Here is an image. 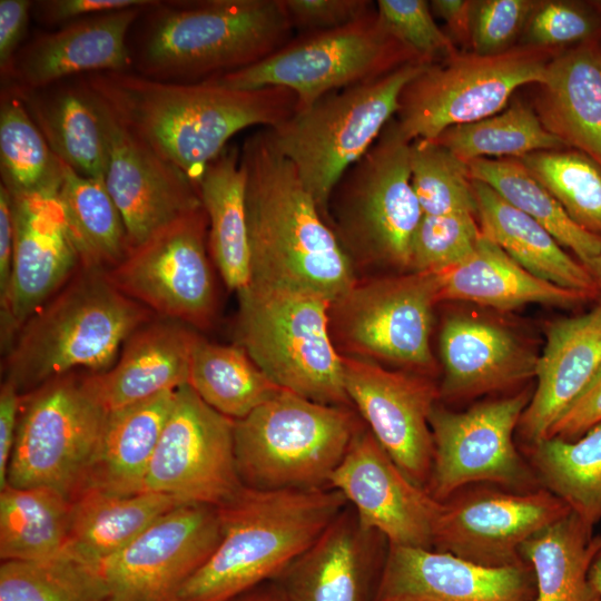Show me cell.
Returning <instances> with one entry per match:
<instances>
[{"label":"cell","mask_w":601,"mask_h":601,"mask_svg":"<svg viewBox=\"0 0 601 601\" xmlns=\"http://www.w3.org/2000/svg\"><path fill=\"white\" fill-rule=\"evenodd\" d=\"M81 80L126 129L197 187L231 137L249 127L274 128L297 109L296 95L284 87L235 89L131 71L89 73Z\"/></svg>","instance_id":"6da1fadb"},{"label":"cell","mask_w":601,"mask_h":601,"mask_svg":"<svg viewBox=\"0 0 601 601\" xmlns=\"http://www.w3.org/2000/svg\"><path fill=\"white\" fill-rule=\"evenodd\" d=\"M239 160L250 247V284L334 302L356 283L354 264L269 128L243 141Z\"/></svg>","instance_id":"7a4b0ae2"},{"label":"cell","mask_w":601,"mask_h":601,"mask_svg":"<svg viewBox=\"0 0 601 601\" xmlns=\"http://www.w3.org/2000/svg\"><path fill=\"white\" fill-rule=\"evenodd\" d=\"M348 505L333 489L244 485L217 506L219 541L176 601H230L275 580Z\"/></svg>","instance_id":"3957f363"},{"label":"cell","mask_w":601,"mask_h":601,"mask_svg":"<svg viewBox=\"0 0 601 601\" xmlns=\"http://www.w3.org/2000/svg\"><path fill=\"white\" fill-rule=\"evenodd\" d=\"M140 37L137 73L200 82L262 61L294 38L282 0L157 1Z\"/></svg>","instance_id":"277c9868"},{"label":"cell","mask_w":601,"mask_h":601,"mask_svg":"<svg viewBox=\"0 0 601 601\" xmlns=\"http://www.w3.org/2000/svg\"><path fill=\"white\" fill-rule=\"evenodd\" d=\"M154 315L121 293L105 270L81 267L23 324L6 354V378L22 394L77 371L102 373Z\"/></svg>","instance_id":"5b68a950"},{"label":"cell","mask_w":601,"mask_h":601,"mask_svg":"<svg viewBox=\"0 0 601 601\" xmlns=\"http://www.w3.org/2000/svg\"><path fill=\"white\" fill-rule=\"evenodd\" d=\"M238 298V345L272 382L321 404L352 407L329 327L332 302L257 284Z\"/></svg>","instance_id":"8992f818"},{"label":"cell","mask_w":601,"mask_h":601,"mask_svg":"<svg viewBox=\"0 0 601 601\" xmlns=\"http://www.w3.org/2000/svg\"><path fill=\"white\" fill-rule=\"evenodd\" d=\"M351 408L283 390L235 420V457L243 484L259 490L329 487L333 472L363 427Z\"/></svg>","instance_id":"52a82bcc"},{"label":"cell","mask_w":601,"mask_h":601,"mask_svg":"<svg viewBox=\"0 0 601 601\" xmlns=\"http://www.w3.org/2000/svg\"><path fill=\"white\" fill-rule=\"evenodd\" d=\"M427 65L407 63L375 80L328 93L269 128L327 221L338 180L374 145L398 110L404 87Z\"/></svg>","instance_id":"ba28073f"},{"label":"cell","mask_w":601,"mask_h":601,"mask_svg":"<svg viewBox=\"0 0 601 601\" xmlns=\"http://www.w3.org/2000/svg\"><path fill=\"white\" fill-rule=\"evenodd\" d=\"M410 146L392 119L333 189L327 224L354 265L410 269L423 216L411 183Z\"/></svg>","instance_id":"9c48e42d"},{"label":"cell","mask_w":601,"mask_h":601,"mask_svg":"<svg viewBox=\"0 0 601 601\" xmlns=\"http://www.w3.org/2000/svg\"><path fill=\"white\" fill-rule=\"evenodd\" d=\"M413 62L423 63L390 33L375 9L338 29L294 36L262 61L205 81L235 89L284 87L296 95L298 110Z\"/></svg>","instance_id":"30bf717a"},{"label":"cell","mask_w":601,"mask_h":601,"mask_svg":"<svg viewBox=\"0 0 601 601\" xmlns=\"http://www.w3.org/2000/svg\"><path fill=\"white\" fill-rule=\"evenodd\" d=\"M561 50L518 46L491 56L457 55L427 65L403 89L395 121L408 141L434 140L453 126L491 117L528 83H542Z\"/></svg>","instance_id":"8fae6325"},{"label":"cell","mask_w":601,"mask_h":601,"mask_svg":"<svg viewBox=\"0 0 601 601\" xmlns=\"http://www.w3.org/2000/svg\"><path fill=\"white\" fill-rule=\"evenodd\" d=\"M107 414L78 373L28 392L6 484L46 486L72 501L87 486Z\"/></svg>","instance_id":"7c38bea8"},{"label":"cell","mask_w":601,"mask_h":601,"mask_svg":"<svg viewBox=\"0 0 601 601\" xmlns=\"http://www.w3.org/2000/svg\"><path fill=\"white\" fill-rule=\"evenodd\" d=\"M437 302L433 273L356 282L331 304L332 337L336 335L345 356L431 373L435 364L430 337Z\"/></svg>","instance_id":"4fadbf2b"},{"label":"cell","mask_w":601,"mask_h":601,"mask_svg":"<svg viewBox=\"0 0 601 601\" xmlns=\"http://www.w3.org/2000/svg\"><path fill=\"white\" fill-rule=\"evenodd\" d=\"M528 392L484 401L463 412L434 406L430 415L433 460L426 490L443 502L480 483L515 492L540 489L513 433L529 404Z\"/></svg>","instance_id":"5bb4252c"},{"label":"cell","mask_w":601,"mask_h":601,"mask_svg":"<svg viewBox=\"0 0 601 601\" xmlns=\"http://www.w3.org/2000/svg\"><path fill=\"white\" fill-rule=\"evenodd\" d=\"M208 253V217L201 206L129 248L106 275L154 314L204 328L217 302Z\"/></svg>","instance_id":"9a60e30c"},{"label":"cell","mask_w":601,"mask_h":601,"mask_svg":"<svg viewBox=\"0 0 601 601\" xmlns=\"http://www.w3.org/2000/svg\"><path fill=\"white\" fill-rule=\"evenodd\" d=\"M235 420L207 405L188 385L173 408L149 463L144 492L217 508L243 486L234 445Z\"/></svg>","instance_id":"2e32d148"},{"label":"cell","mask_w":601,"mask_h":601,"mask_svg":"<svg viewBox=\"0 0 601 601\" xmlns=\"http://www.w3.org/2000/svg\"><path fill=\"white\" fill-rule=\"evenodd\" d=\"M570 512L543 487L515 492L470 485L443 501L433 549L485 566L519 564L522 545Z\"/></svg>","instance_id":"e0dca14e"},{"label":"cell","mask_w":601,"mask_h":601,"mask_svg":"<svg viewBox=\"0 0 601 601\" xmlns=\"http://www.w3.org/2000/svg\"><path fill=\"white\" fill-rule=\"evenodd\" d=\"M219 536L216 508L183 504L170 510L99 564L107 601H176Z\"/></svg>","instance_id":"ac0fdd59"},{"label":"cell","mask_w":601,"mask_h":601,"mask_svg":"<svg viewBox=\"0 0 601 601\" xmlns=\"http://www.w3.org/2000/svg\"><path fill=\"white\" fill-rule=\"evenodd\" d=\"M59 185L10 193L14 257L10 295L1 315V349H10L23 324L82 267L72 239Z\"/></svg>","instance_id":"d6986e66"},{"label":"cell","mask_w":601,"mask_h":601,"mask_svg":"<svg viewBox=\"0 0 601 601\" xmlns=\"http://www.w3.org/2000/svg\"><path fill=\"white\" fill-rule=\"evenodd\" d=\"M329 487L344 495L363 528L388 544L433 549L443 502L414 483L364 426L333 472Z\"/></svg>","instance_id":"ffe728a7"},{"label":"cell","mask_w":601,"mask_h":601,"mask_svg":"<svg viewBox=\"0 0 601 601\" xmlns=\"http://www.w3.org/2000/svg\"><path fill=\"white\" fill-rule=\"evenodd\" d=\"M343 366L352 406L397 466L426 489L433 460L430 415L439 387L425 375L372 361L343 355Z\"/></svg>","instance_id":"44dd1931"},{"label":"cell","mask_w":601,"mask_h":601,"mask_svg":"<svg viewBox=\"0 0 601 601\" xmlns=\"http://www.w3.org/2000/svg\"><path fill=\"white\" fill-rule=\"evenodd\" d=\"M96 100L109 145L105 184L122 217L131 248L203 204L198 187L180 169L126 129Z\"/></svg>","instance_id":"7402d4cb"},{"label":"cell","mask_w":601,"mask_h":601,"mask_svg":"<svg viewBox=\"0 0 601 601\" xmlns=\"http://www.w3.org/2000/svg\"><path fill=\"white\" fill-rule=\"evenodd\" d=\"M371 601H535L531 566L492 568L449 552L387 543Z\"/></svg>","instance_id":"603a6c76"},{"label":"cell","mask_w":601,"mask_h":601,"mask_svg":"<svg viewBox=\"0 0 601 601\" xmlns=\"http://www.w3.org/2000/svg\"><path fill=\"white\" fill-rule=\"evenodd\" d=\"M156 2L90 16L38 35L17 52L1 75V87L24 92L72 76L129 71L134 60L127 46L128 31Z\"/></svg>","instance_id":"cb8c5ba5"},{"label":"cell","mask_w":601,"mask_h":601,"mask_svg":"<svg viewBox=\"0 0 601 601\" xmlns=\"http://www.w3.org/2000/svg\"><path fill=\"white\" fill-rule=\"evenodd\" d=\"M347 505L275 580L289 601H371L386 554Z\"/></svg>","instance_id":"d4e9b609"},{"label":"cell","mask_w":601,"mask_h":601,"mask_svg":"<svg viewBox=\"0 0 601 601\" xmlns=\"http://www.w3.org/2000/svg\"><path fill=\"white\" fill-rule=\"evenodd\" d=\"M600 368L601 304L548 326L545 346L535 367L536 387L518 426L528 445L549 435Z\"/></svg>","instance_id":"484cf974"},{"label":"cell","mask_w":601,"mask_h":601,"mask_svg":"<svg viewBox=\"0 0 601 601\" xmlns=\"http://www.w3.org/2000/svg\"><path fill=\"white\" fill-rule=\"evenodd\" d=\"M443 380L440 397L464 400L535 375L538 356L513 333L470 315H451L440 334Z\"/></svg>","instance_id":"4316f807"},{"label":"cell","mask_w":601,"mask_h":601,"mask_svg":"<svg viewBox=\"0 0 601 601\" xmlns=\"http://www.w3.org/2000/svg\"><path fill=\"white\" fill-rule=\"evenodd\" d=\"M185 324L151 319L125 342L115 364L83 381L92 396L111 412L187 384L196 337Z\"/></svg>","instance_id":"83f0119b"},{"label":"cell","mask_w":601,"mask_h":601,"mask_svg":"<svg viewBox=\"0 0 601 601\" xmlns=\"http://www.w3.org/2000/svg\"><path fill=\"white\" fill-rule=\"evenodd\" d=\"M539 86L544 128L601 166V40L559 51Z\"/></svg>","instance_id":"f1b7e54d"},{"label":"cell","mask_w":601,"mask_h":601,"mask_svg":"<svg viewBox=\"0 0 601 601\" xmlns=\"http://www.w3.org/2000/svg\"><path fill=\"white\" fill-rule=\"evenodd\" d=\"M433 274L439 302L465 300L511 311L528 304L570 307L589 298L534 276L483 235L465 259Z\"/></svg>","instance_id":"f546056e"},{"label":"cell","mask_w":601,"mask_h":601,"mask_svg":"<svg viewBox=\"0 0 601 601\" xmlns=\"http://www.w3.org/2000/svg\"><path fill=\"white\" fill-rule=\"evenodd\" d=\"M12 91L23 100L59 160L81 176L105 180L109 161L106 126L96 98L81 78L77 83Z\"/></svg>","instance_id":"4dcf8cb0"},{"label":"cell","mask_w":601,"mask_h":601,"mask_svg":"<svg viewBox=\"0 0 601 601\" xmlns=\"http://www.w3.org/2000/svg\"><path fill=\"white\" fill-rule=\"evenodd\" d=\"M472 189L484 237L534 276L588 297L598 294L587 267L573 259L546 228L487 185L472 180Z\"/></svg>","instance_id":"1f68e13d"},{"label":"cell","mask_w":601,"mask_h":601,"mask_svg":"<svg viewBox=\"0 0 601 601\" xmlns=\"http://www.w3.org/2000/svg\"><path fill=\"white\" fill-rule=\"evenodd\" d=\"M183 504L188 503L157 492L124 495L97 489L83 490L72 500L63 553L99 566L160 516Z\"/></svg>","instance_id":"d6a6232c"},{"label":"cell","mask_w":601,"mask_h":601,"mask_svg":"<svg viewBox=\"0 0 601 601\" xmlns=\"http://www.w3.org/2000/svg\"><path fill=\"white\" fill-rule=\"evenodd\" d=\"M176 391L108 412L87 489L144 492L149 463L173 408Z\"/></svg>","instance_id":"836d02e7"},{"label":"cell","mask_w":601,"mask_h":601,"mask_svg":"<svg viewBox=\"0 0 601 601\" xmlns=\"http://www.w3.org/2000/svg\"><path fill=\"white\" fill-rule=\"evenodd\" d=\"M199 196L208 217V249L228 288L242 293L252 280L245 178L239 148L227 146L205 169Z\"/></svg>","instance_id":"e575fe53"},{"label":"cell","mask_w":601,"mask_h":601,"mask_svg":"<svg viewBox=\"0 0 601 601\" xmlns=\"http://www.w3.org/2000/svg\"><path fill=\"white\" fill-rule=\"evenodd\" d=\"M593 529L570 512L522 545L521 556L534 575L535 601H601L589 580L601 550V534Z\"/></svg>","instance_id":"d590c367"},{"label":"cell","mask_w":601,"mask_h":601,"mask_svg":"<svg viewBox=\"0 0 601 601\" xmlns=\"http://www.w3.org/2000/svg\"><path fill=\"white\" fill-rule=\"evenodd\" d=\"M72 501L46 487L0 489L1 561H42L63 553Z\"/></svg>","instance_id":"8d00e7d4"},{"label":"cell","mask_w":601,"mask_h":601,"mask_svg":"<svg viewBox=\"0 0 601 601\" xmlns=\"http://www.w3.org/2000/svg\"><path fill=\"white\" fill-rule=\"evenodd\" d=\"M187 384L211 408L233 420L247 416L283 388L272 382L239 345L196 335Z\"/></svg>","instance_id":"74e56055"},{"label":"cell","mask_w":601,"mask_h":601,"mask_svg":"<svg viewBox=\"0 0 601 601\" xmlns=\"http://www.w3.org/2000/svg\"><path fill=\"white\" fill-rule=\"evenodd\" d=\"M528 454L541 487L588 525L601 522V422L573 441L544 437Z\"/></svg>","instance_id":"f35d334b"},{"label":"cell","mask_w":601,"mask_h":601,"mask_svg":"<svg viewBox=\"0 0 601 601\" xmlns=\"http://www.w3.org/2000/svg\"><path fill=\"white\" fill-rule=\"evenodd\" d=\"M58 195L82 267L106 272L121 262L130 248L128 235L105 180L81 176L61 161Z\"/></svg>","instance_id":"ab89813d"},{"label":"cell","mask_w":601,"mask_h":601,"mask_svg":"<svg viewBox=\"0 0 601 601\" xmlns=\"http://www.w3.org/2000/svg\"><path fill=\"white\" fill-rule=\"evenodd\" d=\"M472 180L491 187L505 201L526 214L572 250L587 266L601 250V236L565 213L552 194L516 158H477L467 162Z\"/></svg>","instance_id":"60d3db41"},{"label":"cell","mask_w":601,"mask_h":601,"mask_svg":"<svg viewBox=\"0 0 601 601\" xmlns=\"http://www.w3.org/2000/svg\"><path fill=\"white\" fill-rule=\"evenodd\" d=\"M436 142L460 159L521 158L532 152L568 148L548 131L535 111L521 104L479 121L453 126Z\"/></svg>","instance_id":"b9f144b4"},{"label":"cell","mask_w":601,"mask_h":601,"mask_svg":"<svg viewBox=\"0 0 601 601\" xmlns=\"http://www.w3.org/2000/svg\"><path fill=\"white\" fill-rule=\"evenodd\" d=\"M1 184L10 193H31L61 180V161L56 157L23 100L1 87L0 95Z\"/></svg>","instance_id":"7bdbcfd3"},{"label":"cell","mask_w":601,"mask_h":601,"mask_svg":"<svg viewBox=\"0 0 601 601\" xmlns=\"http://www.w3.org/2000/svg\"><path fill=\"white\" fill-rule=\"evenodd\" d=\"M0 601H107L99 566L66 553L42 561H2Z\"/></svg>","instance_id":"ee69618b"},{"label":"cell","mask_w":601,"mask_h":601,"mask_svg":"<svg viewBox=\"0 0 601 601\" xmlns=\"http://www.w3.org/2000/svg\"><path fill=\"white\" fill-rule=\"evenodd\" d=\"M519 160L552 194L574 223L601 236L599 164L572 148L536 151Z\"/></svg>","instance_id":"f6af8a7d"},{"label":"cell","mask_w":601,"mask_h":601,"mask_svg":"<svg viewBox=\"0 0 601 601\" xmlns=\"http://www.w3.org/2000/svg\"><path fill=\"white\" fill-rule=\"evenodd\" d=\"M411 183L423 215L470 213L476 216L467 162L435 140L410 146Z\"/></svg>","instance_id":"bcb514c9"},{"label":"cell","mask_w":601,"mask_h":601,"mask_svg":"<svg viewBox=\"0 0 601 601\" xmlns=\"http://www.w3.org/2000/svg\"><path fill=\"white\" fill-rule=\"evenodd\" d=\"M481 236L473 214L423 215L413 236L408 270L436 273L449 268L471 255Z\"/></svg>","instance_id":"7dc6e473"},{"label":"cell","mask_w":601,"mask_h":601,"mask_svg":"<svg viewBox=\"0 0 601 601\" xmlns=\"http://www.w3.org/2000/svg\"><path fill=\"white\" fill-rule=\"evenodd\" d=\"M523 45L559 50L601 40V4L538 2L523 30Z\"/></svg>","instance_id":"c3c4849f"},{"label":"cell","mask_w":601,"mask_h":601,"mask_svg":"<svg viewBox=\"0 0 601 601\" xmlns=\"http://www.w3.org/2000/svg\"><path fill=\"white\" fill-rule=\"evenodd\" d=\"M376 10L390 33L423 63L444 61L460 51L434 20L425 0H378Z\"/></svg>","instance_id":"681fc988"},{"label":"cell","mask_w":601,"mask_h":601,"mask_svg":"<svg viewBox=\"0 0 601 601\" xmlns=\"http://www.w3.org/2000/svg\"><path fill=\"white\" fill-rule=\"evenodd\" d=\"M536 3L530 0L476 1L471 52L491 56L512 49Z\"/></svg>","instance_id":"f907efd6"},{"label":"cell","mask_w":601,"mask_h":601,"mask_svg":"<svg viewBox=\"0 0 601 601\" xmlns=\"http://www.w3.org/2000/svg\"><path fill=\"white\" fill-rule=\"evenodd\" d=\"M287 18L300 33L348 26L376 9L368 0H282Z\"/></svg>","instance_id":"816d5d0a"},{"label":"cell","mask_w":601,"mask_h":601,"mask_svg":"<svg viewBox=\"0 0 601 601\" xmlns=\"http://www.w3.org/2000/svg\"><path fill=\"white\" fill-rule=\"evenodd\" d=\"M155 0H45L33 2L38 19L61 27L90 16L146 6Z\"/></svg>","instance_id":"f5cc1de1"},{"label":"cell","mask_w":601,"mask_h":601,"mask_svg":"<svg viewBox=\"0 0 601 601\" xmlns=\"http://www.w3.org/2000/svg\"><path fill=\"white\" fill-rule=\"evenodd\" d=\"M599 422H601V368L584 392L552 426L548 436L573 441Z\"/></svg>","instance_id":"db71d44e"},{"label":"cell","mask_w":601,"mask_h":601,"mask_svg":"<svg viewBox=\"0 0 601 601\" xmlns=\"http://www.w3.org/2000/svg\"><path fill=\"white\" fill-rule=\"evenodd\" d=\"M33 1L0 0V73L3 75L21 48Z\"/></svg>","instance_id":"11a10c76"},{"label":"cell","mask_w":601,"mask_h":601,"mask_svg":"<svg viewBox=\"0 0 601 601\" xmlns=\"http://www.w3.org/2000/svg\"><path fill=\"white\" fill-rule=\"evenodd\" d=\"M22 394L9 380L0 388V489L7 483L8 467L14 445Z\"/></svg>","instance_id":"9f6ffc18"},{"label":"cell","mask_w":601,"mask_h":601,"mask_svg":"<svg viewBox=\"0 0 601 601\" xmlns=\"http://www.w3.org/2000/svg\"><path fill=\"white\" fill-rule=\"evenodd\" d=\"M14 221L11 195L0 184V311L7 306L13 270Z\"/></svg>","instance_id":"6f0895ef"},{"label":"cell","mask_w":601,"mask_h":601,"mask_svg":"<svg viewBox=\"0 0 601 601\" xmlns=\"http://www.w3.org/2000/svg\"><path fill=\"white\" fill-rule=\"evenodd\" d=\"M475 2L472 0H433L430 2L433 14L446 24V33L456 45L465 48L472 45V28Z\"/></svg>","instance_id":"680465c9"},{"label":"cell","mask_w":601,"mask_h":601,"mask_svg":"<svg viewBox=\"0 0 601 601\" xmlns=\"http://www.w3.org/2000/svg\"><path fill=\"white\" fill-rule=\"evenodd\" d=\"M230 601H289L275 581L259 584Z\"/></svg>","instance_id":"91938a15"},{"label":"cell","mask_w":601,"mask_h":601,"mask_svg":"<svg viewBox=\"0 0 601 601\" xmlns=\"http://www.w3.org/2000/svg\"><path fill=\"white\" fill-rule=\"evenodd\" d=\"M589 580L601 599V550L590 566Z\"/></svg>","instance_id":"94428289"},{"label":"cell","mask_w":601,"mask_h":601,"mask_svg":"<svg viewBox=\"0 0 601 601\" xmlns=\"http://www.w3.org/2000/svg\"><path fill=\"white\" fill-rule=\"evenodd\" d=\"M585 267L597 285L598 293H601V250Z\"/></svg>","instance_id":"6125c7cd"}]
</instances>
